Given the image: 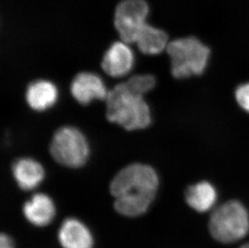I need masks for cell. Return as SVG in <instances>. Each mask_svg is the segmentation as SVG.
Returning <instances> with one entry per match:
<instances>
[{"mask_svg": "<svg viewBox=\"0 0 249 248\" xmlns=\"http://www.w3.org/2000/svg\"><path fill=\"white\" fill-rule=\"evenodd\" d=\"M58 98V90L53 83L46 80H39L28 86L26 100L33 110L43 111L52 107Z\"/></svg>", "mask_w": 249, "mask_h": 248, "instance_id": "7c38bea8", "label": "cell"}, {"mask_svg": "<svg viewBox=\"0 0 249 248\" xmlns=\"http://www.w3.org/2000/svg\"><path fill=\"white\" fill-rule=\"evenodd\" d=\"M167 33L161 29L146 24L139 33L137 43L141 53L156 55L166 50L169 44Z\"/></svg>", "mask_w": 249, "mask_h": 248, "instance_id": "5bb4252c", "label": "cell"}, {"mask_svg": "<svg viewBox=\"0 0 249 248\" xmlns=\"http://www.w3.org/2000/svg\"><path fill=\"white\" fill-rule=\"evenodd\" d=\"M208 229L212 238L220 244L240 242L249 234V211L240 201H227L212 212Z\"/></svg>", "mask_w": 249, "mask_h": 248, "instance_id": "3957f363", "label": "cell"}, {"mask_svg": "<svg viewBox=\"0 0 249 248\" xmlns=\"http://www.w3.org/2000/svg\"><path fill=\"white\" fill-rule=\"evenodd\" d=\"M106 101L109 121L127 131L146 128L150 125V109L143 96L127 89L123 82L109 91Z\"/></svg>", "mask_w": 249, "mask_h": 248, "instance_id": "7a4b0ae2", "label": "cell"}, {"mask_svg": "<svg viewBox=\"0 0 249 248\" xmlns=\"http://www.w3.org/2000/svg\"><path fill=\"white\" fill-rule=\"evenodd\" d=\"M158 187L159 178L152 167L127 165L115 176L110 185L115 211L128 218L143 215L154 201Z\"/></svg>", "mask_w": 249, "mask_h": 248, "instance_id": "6da1fadb", "label": "cell"}, {"mask_svg": "<svg viewBox=\"0 0 249 248\" xmlns=\"http://www.w3.org/2000/svg\"><path fill=\"white\" fill-rule=\"evenodd\" d=\"M185 197L190 207L198 213H205L214 207L218 195L211 183L202 181L187 188Z\"/></svg>", "mask_w": 249, "mask_h": 248, "instance_id": "4fadbf2b", "label": "cell"}, {"mask_svg": "<svg viewBox=\"0 0 249 248\" xmlns=\"http://www.w3.org/2000/svg\"><path fill=\"white\" fill-rule=\"evenodd\" d=\"M148 4L144 0H124L115 10V25L124 42L136 43L139 33L145 25Z\"/></svg>", "mask_w": 249, "mask_h": 248, "instance_id": "8992f818", "label": "cell"}, {"mask_svg": "<svg viewBox=\"0 0 249 248\" xmlns=\"http://www.w3.org/2000/svg\"><path fill=\"white\" fill-rule=\"evenodd\" d=\"M133 52L127 43H113L104 54L102 68L104 72L113 77H121L129 73L134 66Z\"/></svg>", "mask_w": 249, "mask_h": 248, "instance_id": "ba28073f", "label": "cell"}, {"mask_svg": "<svg viewBox=\"0 0 249 248\" xmlns=\"http://www.w3.org/2000/svg\"><path fill=\"white\" fill-rule=\"evenodd\" d=\"M50 153L59 164L76 169L86 164L89 157V144L78 129L63 126L53 137Z\"/></svg>", "mask_w": 249, "mask_h": 248, "instance_id": "5b68a950", "label": "cell"}, {"mask_svg": "<svg viewBox=\"0 0 249 248\" xmlns=\"http://www.w3.org/2000/svg\"><path fill=\"white\" fill-rule=\"evenodd\" d=\"M235 99L238 104L249 113V82L238 87L235 90Z\"/></svg>", "mask_w": 249, "mask_h": 248, "instance_id": "2e32d148", "label": "cell"}, {"mask_svg": "<svg viewBox=\"0 0 249 248\" xmlns=\"http://www.w3.org/2000/svg\"><path fill=\"white\" fill-rule=\"evenodd\" d=\"M0 248H15L14 242L8 234H0Z\"/></svg>", "mask_w": 249, "mask_h": 248, "instance_id": "e0dca14e", "label": "cell"}, {"mask_svg": "<svg viewBox=\"0 0 249 248\" xmlns=\"http://www.w3.org/2000/svg\"><path fill=\"white\" fill-rule=\"evenodd\" d=\"M166 50L171 58L172 74L176 78L202 74L211 53L207 45L192 36L169 42Z\"/></svg>", "mask_w": 249, "mask_h": 248, "instance_id": "277c9868", "label": "cell"}, {"mask_svg": "<svg viewBox=\"0 0 249 248\" xmlns=\"http://www.w3.org/2000/svg\"><path fill=\"white\" fill-rule=\"evenodd\" d=\"M12 172L17 185L26 191L36 189L45 177L41 164L31 158H22L15 162Z\"/></svg>", "mask_w": 249, "mask_h": 248, "instance_id": "8fae6325", "label": "cell"}, {"mask_svg": "<svg viewBox=\"0 0 249 248\" xmlns=\"http://www.w3.org/2000/svg\"><path fill=\"white\" fill-rule=\"evenodd\" d=\"M23 213L28 223L35 227H45L54 219L56 206L47 195L36 194L24 203Z\"/></svg>", "mask_w": 249, "mask_h": 248, "instance_id": "30bf717a", "label": "cell"}, {"mask_svg": "<svg viewBox=\"0 0 249 248\" xmlns=\"http://www.w3.org/2000/svg\"><path fill=\"white\" fill-rule=\"evenodd\" d=\"M71 94L78 103L87 105L94 100H106L109 92L99 75L83 72L71 82Z\"/></svg>", "mask_w": 249, "mask_h": 248, "instance_id": "52a82bcc", "label": "cell"}, {"mask_svg": "<svg viewBox=\"0 0 249 248\" xmlns=\"http://www.w3.org/2000/svg\"><path fill=\"white\" fill-rule=\"evenodd\" d=\"M59 244L62 248H94L90 230L78 218H66L59 228Z\"/></svg>", "mask_w": 249, "mask_h": 248, "instance_id": "9c48e42d", "label": "cell"}, {"mask_svg": "<svg viewBox=\"0 0 249 248\" xmlns=\"http://www.w3.org/2000/svg\"><path fill=\"white\" fill-rule=\"evenodd\" d=\"M123 83L127 89L135 94L143 96L154 88L156 79L152 75H135Z\"/></svg>", "mask_w": 249, "mask_h": 248, "instance_id": "9a60e30c", "label": "cell"}, {"mask_svg": "<svg viewBox=\"0 0 249 248\" xmlns=\"http://www.w3.org/2000/svg\"><path fill=\"white\" fill-rule=\"evenodd\" d=\"M239 248H249V243H247V244H243Z\"/></svg>", "mask_w": 249, "mask_h": 248, "instance_id": "ac0fdd59", "label": "cell"}]
</instances>
